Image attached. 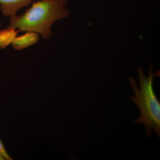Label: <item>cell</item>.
<instances>
[{"instance_id": "obj_1", "label": "cell", "mask_w": 160, "mask_h": 160, "mask_svg": "<svg viewBox=\"0 0 160 160\" xmlns=\"http://www.w3.org/2000/svg\"><path fill=\"white\" fill-rule=\"evenodd\" d=\"M65 7L54 0H40L32 3L22 14L11 17L7 28L19 32H36L44 39L49 40L55 22L66 18L70 14Z\"/></svg>"}, {"instance_id": "obj_2", "label": "cell", "mask_w": 160, "mask_h": 160, "mask_svg": "<svg viewBox=\"0 0 160 160\" xmlns=\"http://www.w3.org/2000/svg\"><path fill=\"white\" fill-rule=\"evenodd\" d=\"M137 71L140 88L137 85L135 79L129 78L130 86L135 93L134 96L130 97L129 99L137 105L140 112L134 123L142 124L146 127L149 138L152 137V130L155 132L160 138V102L153 89L154 74L152 72V65L149 66L148 77L144 74L142 67H138Z\"/></svg>"}, {"instance_id": "obj_3", "label": "cell", "mask_w": 160, "mask_h": 160, "mask_svg": "<svg viewBox=\"0 0 160 160\" xmlns=\"http://www.w3.org/2000/svg\"><path fill=\"white\" fill-rule=\"evenodd\" d=\"M34 0H0V9L6 17L16 15L18 10L27 6Z\"/></svg>"}, {"instance_id": "obj_4", "label": "cell", "mask_w": 160, "mask_h": 160, "mask_svg": "<svg viewBox=\"0 0 160 160\" xmlns=\"http://www.w3.org/2000/svg\"><path fill=\"white\" fill-rule=\"evenodd\" d=\"M39 40V34L32 32H26L25 34L16 37L12 43L13 49L21 50L34 45Z\"/></svg>"}, {"instance_id": "obj_5", "label": "cell", "mask_w": 160, "mask_h": 160, "mask_svg": "<svg viewBox=\"0 0 160 160\" xmlns=\"http://www.w3.org/2000/svg\"><path fill=\"white\" fill-rule=\"evenodd\" d=\"M18 32L17 29L12 28L0 30V49H5L11 44Z\"/></svg>"}, {"instance_id": "obj_6", "label": "cell", "mask_w": 160, "mask_h": 160, "mask_svg": "<svg viewBox=\"0 0 160 160\" xmlns=\"http://www.w3.org/2000/svg\"><path fill=\"white\" fill-rule=\"evenodd\" d=\"M0 154L3 157L5 158V160H12V158L8 154L6 151L5 146L3 145L2 142L0 139Z\"/></svg>"}, {"instance_id": "obj_7", "label": "cell", "mask_w": 160, "mask_h": 160, "mask_svg": "<svg viewBox=\"0 0 160 160\" xmlns=\"http://www.w3.org/2000/svg\"><path fill=\"white\" fill-rule=\"evenodd\" d=\"M54 1L58 2L59 3H61V4L65 6H67V4H68L67 0H54Z\"/></svg>"}, {"instance_id": "obj_8", "label": "cell", "mask_w": 160, "mask_h": 160, "mask_svg": "<svg viewBox=\"0 0 160 160\" xmlns=\"http://www.w3.org/2000/svg\"><path fill=\"white\" fill-rule=\"evenodd\" d=\"M0 160H5V158L3 157L0 154Z\"/></svg>"}, {"instance_id": "obj_9", "label": "cell", "mask_w": 160, "mask_h": 160, "mask_svg": "<svg viewBox=\"0 0 160 160\" xmlns=\"http://www.w3.org/2000/svg\"><path fill=\"white\" fill-rule=\"evenodd\" d=\"M1 26H2V25H1V23H0V27H1Z\"/></svg>"}]
</instances>
